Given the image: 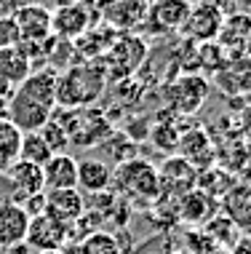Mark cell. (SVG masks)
I'll use <instances>...</instances> for the list:
<instances>
[{"mask_svg": "<svg viewBox=\"0 0 251 254\" xmlns=\"http://www.w3.org/2000/svg\"><path fill=\"white\" fill-rule=\"evenodd\" d=\"M56 72L51 67L32 70L8 99V118L22 134H35L56 110Z\"/></svg>", "mask_w": 251, "mask_h": 254, "instance_id": "6da1fadb", "label": "cell"}, {"mask_svg": "<svg viewBox=\"0 0 251 254\" xmlns=\"http://www.w3.org/2000/svg\"><path fill=\"white\" fill-rule=\"evenodd\" d=\"M104 64L101 59L91 62H75L67 70L56 72V107L59 110H83L94 107L107 91Z\"/></svg>", "mask_w": 251, "mask_h": 254, "instance_id": "7a4b0ae2", "label": "cell"}, {"mask_svg": "<svg viewBox=\"0 0 251 254\" xmlns=\"http://www.w3.org/2000/svg\"><path fill=\"white\" fill-rule=\"evenodd\" d=\"M110 190L118 198H126V203H155L160 198L158 169L145 158H131L112 169Z\"/></svg>", "mask_w": 251, "mask_h": 254, "instance_id": "3957f363", "label": "cell"}, {"mask_svg": "<svg viewBox=\"0 0 251 254\" xmlns=\"http://www.w3.org/2000/svg\"><path fill=\"white\" fill-rule=\"evenodd\" d=\"M53 118L62 123V128L70 136V145L86 147V150L99 147L115 131L112 121L99 107H83V110H59L56 107L53 110Z\"/></svg>", "mask_w": 251, "mask_h": 254, "instance_id": "277c9868", "label": "cell"}, {"mask_svg": "<svg viewBox=\"0 0 251 254\" xmlns=\"http://www.w3.org/2000/svg\"><path fill=\"white\" fill-rule=\"evenodd\" d=\"M147 54H150V43H147L145 35H139V32H120L112 40L110 49L104 51V57H101L107 80L118 83V80L134 78L142 70V64L147 62Z\"/></svg>", "mask_w": 251, "mask_h": 254, "instance_id": "5b68a950", "label": "cell"}, {"mask_svg": "<svg viewBox=\"0 0 251 254\" xmlns=\"http://www.w3.org/2000/svg\"><path fill=\"white\" fill-rule=\"evenodd\" d=\"M208 80L201 72H182L166 86V105L171 115H195L208 99Z\"/></svg>", "mask_w": 251, "mask_h": 254, "instance_id": "8992f818", "label": "cell"}, {"mask_svg": "<svg viewBox=\"0 0 251 254\" xmlns=\"http://www.w3.org/2000/svg\"><path fill=\"white\" fill-rule=\"evenodd\" d=\"M101 24L99 13L94 8V0H72V3L56 5V11H51V35L59 40H75L86 30Z\"/></svg>", "mask_w": 251, "mask_h": 254, "instance_id": "52a82bcc", "label": "cell"}, {"mask_svg": "<svg viewBox=\"0 0 251 254\" xmlns=\"http://www.w3.org/2000/svg\"><path fill=\"white\" fill-rule=\"evenodd\" d=\"M99 22L115 32H134L145 22L147 0H94Z\"/></svg>", "mask_w": 251, "mask_h": 254, "instance_id": "ba28073f", "label": "cell"}, {"mask_svg": "<svg viewBox=\"0 0 251 254\" xmlns=\"http://www.w3.org/2000/svg\"><path fill=\"white\" fill-rule=\"evenodd\" d=\"M190 8H193L190 0H147V11H145L142 27L150 32H158V35L179 32Z\"/></svg>", "mask_w": 251, "mask_h": 254, "instance_id": "9c48e42d", "label": "cell"}, {"mask_svg": "<svg viewBox=\"0 0 251 254\" xmlns=\"http://www.w3.org/2000/svg\"><path fill=\"white\" fill-rule=\"evenodd\" d=\"M158 180H160V198L179 201L182 195H187L190 190H195V182H198V169L190 166L185 158L171 155V158H166V161L160 163Z\"/></svg>", "mask_w": 251, "mask_h": 254, "instance_id": "30bf717a", "label": "cell"}, {"mask_svg": "<svg viewBox=\"0 0 251 254\" xmlns=\"http://www.w3.org/2000/svg\"><path fill=\"white\" fill-rule=\"evenodd\" d=\"M24 244L32 252H59L62 246L70 244V228L56 219H51L49 214H40L30 219V228H27V238Z\"/></svg>", "mask_w": 251, "mask_h": 254, "instance_id": "8fae6325", "label": "cell"}, {"mask_svg": "<svg viewBox=\"0 0 251 254\" xmlns=\"http://www.w3.org/2000/svg\"><path fill=\"white\" fill-rule=\"evenodd\" d=\"M216 43L225 49L227 59L246 57L251 51V13L249 11H235V13H230V16H225Z\"/></svg>", "mask_w": 251, "mask_h": 254, "instance_id": "7c38bea8", "label": "cell"}, {"mask_svg": "<svg viewBox=\"0 0 251 254\" xmlns=\"http://www.w3.org/2000/svg\"><path fill=\"white\" fill-rule=\"evenodd\" d=\"M222 22H225V16L219 11L208 8L203 3H193L179 32L185 35V40H193V43H214L219 38Z\"/></svg>", "mask_w": 251, "mask_h": 254, "instance_id": "4fadbf2b", "label": "cell"}, {"mask_svg": "<svg viewBox=\"0 0 251 254\" xmlns=\"http://www.w3.org/2000/svg\"><path fill=\"white\" fill-rule=\"evenodd\" d=\"M11 16L19 27L22 43H43V40L51 38V11L43 3L19 5Z\"/></svg>", "mask_w": 251, "mask_h": 254, "instance_id": "5bb4252c", "label": "cell"}, {"mask_svg": "<svg viewBox=\"0 0 251 254\" xmlns=\"http://www.w3.org/2000/svg\"><path fill=\"white\" fill-rule=\"evenodd\" d=\"M51 219L62 225H75L80 217L86 214V198L78 188L72 190H46V211Z\"/></svg>", "mask_w": 251, "mask_h": 254, "instance_id": "9a60e30c", "label": "cell"}, {"mask_svg": "<svg viewBox=\"0 0 251 254\" xmlns=\"http://www.w3.org/2000/svg\"><path fill=\"white\" fill-rule=\"evenodd\" d=\"M214 83L225 97H243V94H251V54L227 59L225 67L214 75Z\"/></svg>", "mask_w": 251, "mask_h": 254, "instance_id": "2e32d148", "label": "cell"}, {"mask_svg": "<svg viewBox=\"0 0 251 254\" xmlns=\"http://www.w3.org/2000/svg\"><path fill=\"white\" fill-rule=\"evenodd\" d=\"M216 214H219V201L208 198L201 190H190L176 201V222H185L190 228H203Z\"/></svg>", "mask_w": 251, "mask_h": 254, "instance_id": "e0dca14e", "label": "cell"}, {"mask_svg": "<svg viewBox=\"0 0 251 254\" xmlns=\"http://www.w3.org/2000/svg\"><path fill=\"white\" fill-rule=\"evenodd\" d=\"M3 174H5V180L11 182V188H13V203H19V206H22L24 198L46 193L43 169L35 166V163H27V161L19 158V161L13 163L8 171H3Z\"/></svg>", "mask_w": 251, "mask_h": 254, "instance_id": "ac0fdd59", "label": "cell"}, {"mask_svg": "<svg viewBox=\"0 0 251 254\" xmlns=\"http://www.w3.org/2000/svg\"><path fill=\"white\" fill-rule=\"evenodd\" d=\"M219 211L241 233H251V182H235L219 201Z\"/></svg>", "mask_w": 251, "mask_h": 254, "instance_id": "d6986e66", "label": "cell"}, {"mask_svg": "<svg viewBox=\"0 0 251 254\" xmlns=\"http://www.w3.org/2000/svg\"><path fill=\"white\" fill-rule=\"evenodd\" d=\"M43 185L46 190L78 188V158H72L70 153L51 155V161L43 166Z\"/></svg>", "mask_w": 251, "mask_h": 254, "instance_id": "ffe728a7", "label": "cell"}, {"mask_svg": "<svg viewBox=\"0 0 251 254\" xmlns=\"http://www.w3.org/2000/svg\"><path fill=\"white\" fill-rule=\"evenodd\" d=\"M30 217L19 203H0V249L22 244L27 238Z\"/></svg>", "mask_w": 251, "mask_h": 254, "instance_id": "44dd1931", "label": "cell"}, {"mask_svg": "<svg viewBox=\"0 0 251 254\" xmlns=\"http://www.w3.org/2000/svg\"><path fill=\"white\" fill-rule=\"evenodd\" d=\"M112 185V169L107 161L99 158H80L78 161V188L88 195H97L110 190Z\"/></svg>", "mask_w": 251, "mask_h": 254, "instance_id": "7402d4cb", "label": "cell"}, {"mask_svg": "<svg viewBox=\"0 0 251 254\" xmlns=\"http://www.w3.org/2000/svg\"><path fill=\"white\" fill-rule=\"evenodd\" d=\"M176 153L198 171L211 166V142H208V136L203 131H198V128H193V131H182L179 145H176Z\"/></svg>", "mask_w": 251, "mask_h": 254, "instance_id": "603a6c76", "label": "cell"}, {"mask_svg": "<svg viewBox=\"0 0 251 254\" xmlns=\"http://www.w3.org/2000/svg\"><path fill=\"white\" fill-rule=\"evenodd\" d=\"M30 72H32V64H30L22 46L0 49V83L16 88Z\"/></svg>", "mask_w": 251, "mask_h": 254, "instance_id": "cb8c5ba5", "label": "cell"}, {"mask_svg": "<svg viewBox=\"0 0 251 254\" xmlns=\"http://www.w3.org/2000/svg\"><path fill=\"white\" fill-rule=\"evenodd\" d=\"M238 182L233 174H230L227 169H216V166H208L198 171V182H195V190H201V193H206L208 198H214V201H222V198L227 195V190L233 188V185Z\"/></svg>", "mask_w": 251, "mask_h": 254, "instance_id": "d4e9b609", "label": "cell"}, {"mask_svg": "<svg viewBox=\"0 0 251 254\" xmlns=\"http://www.w3.org/2000/svg\"><path fill=\"white\" fill-rule=\"evenodd\" d=\"M19 147H22V131L8 118H0V174L19 161Z\"/></svg>", "mask_w": 251, "mask_h": 254, "instance_id": "484cf974", "label": "cell"}, {"mask_svg": "<svg viewBox=\"0 0 251 254\" xmlns=\"http://www.w3.org/2000/svg\"><path fill=\"white\" fill-rule=\"evenodd\" d=\"M99 150H101L107 158H110V163H115V166L131 161V158H139V155H137V142L128 139V136L120 134V131H112V134L99 145Z\"/></svg>", "mask_w": 251, "mask_h": 254, "instance_id": "4316f807", "label": "cell"}, {"mask_svg": "<svg viewBox=\"0 0 251 254\" xmlns=\"http://www.w3.org/2000/svg\"><path fill=\"white\" fill-rule=\"evenodd\" d=\"M203 230L208 233V238H211V241L219 246V249H233V244L241 238V230L235 228V225L230 222V219L222 214V211H219L216 217L208 219V222L203 225Z\"/></svg>", "mask_w": 251, "mask_h": 254, "instance_id": "83f0119b", "label": "cell"}, {"mask_svg": "<svg viewBox=\"0 0 251 254\" xmlns=\"http://www.w3.org/2000/svg\"><path fill=\"white\" fill-rule=\"evenodd\" d=\"M51 150L49 145L43 142V136H40L38 131L35 134H22V147H19V158L27 163H35V166L43 169L46 163L51 161Z\"/></svg>", "mask_w": 251, "mask_h": 254, "instance_id": "f1b7e54d", "label": "cell"}, {"mask_svg": "<svg viewBox=\"0 0 251 254\" xmlns=\"http://www.w3.org/2000/svg\"><path fill=\"white\" fill-rule=\"evenodd\" d=\"M227 62V54L219 43H198V70L201 72H208V75H216L225 67Z\"/></svg>", "mask_w": 251, "mask_h": 254, "instance_id": "f546056e", "label": "cell"}, {"mask_svg": "<svg viewBox=\"0 0 251 254\" xmlns=\"http://www.w3.org/2000/svg\"><path fill=\"white\" fill-rule=\"evenodd\" d=\"M78 246H80V254H123L118 241H115V236H110V233H104V230L91 233V236L83 238Z\"/></svg>", "mask_w": 251, "mask_h": 254, "instance_id": "4dcf8cb0", "label": "cell"}, {"mask_svg": "<svg viewBox=\"0 0 251 254\" xmlns=\"http://www.w3.org/2000/svg\"><path fill=\"white\" fill-rule=\"evenodd\" d=\"M40 136H43V142L49 145V150L53 155H59V153H67V147H70V136H67V131L62 128V123H59L56 118L51 115V121L46 123L43 128L38 131Z\"/></svg>", "mask_w": 251, "mask_h": 254, "instance_id": "1f68e13d", "label": "cell"}, {"mask_svg": "<svg viewBox=\"0 0 251 254\" xmlns=\"http://www.w3.org/2000/svg\"><path fill=\"white\" fill-rule=\"evenodd\" d=\"M152 142L158 150H163V153H176V145H179V136L182 131H176V126L171 121H160L158 126H152Z\"/></svg>", "mask_w": 251, "mask_h": 254, "instance_id": "d6a6232c", "label": "cell"}, {"mask_svg": "<svg viewBox=\"0 0 251 254\" xmlns=\"http://www.w3.org/2000/svg\"><path fill=\"white\" fill-rule=\"evenodd\" d=\"M185 252L187 254H208V252H214V249H219L211 238H208V233L203 230V228H190L187 230V236H185Z\"/></svg>", "mask_w": 251, "mask_h": 254, "instance_id": "836d02e7", "label": "cell"}, {"mask_svg": "<svg viewBox=\"0 0 251 254\" xmlns=\"http://www.w3.org/2000/svg\"><path fill=\"white\" fill-rule=\"evenodd\" d=\"M19 43H22V35L13 16H0V49H13Z\"/></svg>", "mask_w": 251, "mask_h": 254, "instance_id": "e575fe53", "label": "cell"}, {"mask_svg": "<svg viewBox=\"0 0 251 254\" xmlns=\"http://www.w3.org/2000/svg\"><path fill=\"white\" fill-rule=\"evenodd\" d=\"M195 3H203V5H208V8L219 11L222 16H230V13L241 11V0H195Z\"/></svg>", "mask_w": 251, "mask_h": 254, "instance_id": "d590c367", "label": "cell"}, {"mask_svg": "<svg viewBox=\"0 0 251 254\" xmlns=\"http://www.w3.org/2000/svg\"><path fill=\"white\" fill-rule=\"evenodd\" d=\"M22 209L27 211V217H40L46 211V193H38V195H30L22 201Z\"/></svg>", "mask_w": 251, "mask_h": 254, "instance_id": "8d00e7d4", "label": "cell"}, {"mask_svg": "<svg viewBox=\"0 0 251 254\" xmlns=\"http://www.w3.org/2000/svg\"><path fill=\"white\" fill-rule=\"evenodd\" d=\"M230 254H251V233H241V238L233 244Z\"/></svg>", "mask_w": 251, "mask_h": 254, "instance_id": "74e56055", "label": "cell"}, {"mask_svg": "<svg viewBox=\"0 0 251 254\" xmlns=\"http://www.w3.org/2000/svg\"><path fill=\"white\" fill-rule=\"evenodd\" d=\"M243 131H246V136L251 139V107L243 113Z\"/></svg>", "mask_w": 251, "mask_h": 254, "instance_id": "f35d334b", "label": "cell"}, {"mask_svg": "<svg viewBox=\"0 0 251 254\" xmlns=\"http://www.w3.org/2000/svg\"><path fill=\"white\" fill-rule=\"evenodd\" d=\"M5 115H8V99L0 97V118H5Z\"/></svg>", "mask_w": 251, "mask_h": 254, "instance_id": "ab89813d", "label": "cell"}, {"mask_svg": "<svg viewBox=\"0 0 251 254\" xmlns=\"http://www.w3.org/2000/svg\"><path fill=\"white\" fill-rule=\"evenodd\" d=\"M208 254H230V249H214V252H208Z\"/></svg>", "mask_w": 251, "mask_h": 254, "instance_id": "60d3db41", "label": "cell"}, {"mask_svg": "<svg viewBox=\"0 0 251 254\" xmlns=\"http://www.w3.org/2000/svg\"><path fill=\"white\" fill-rule=\"evenodd\" d=\"M38 254H62V249H59V252H38Z\"/></svg>", "mask_w": 251, "mask_h": 254, "instance_id": "b9f144b4", "label": "cell"}, {"mask_svg": "<svg viewBox=\"0 0 251 254\" xmlns=\"http://www.w3.org/2000/svg\"><path fill=\"white\" fill-rule=\"evenodd\" d=\"M171 254H187L185 249H176V252H171Z\"/></svg>", "mask_w": 251, "mask_h": 254, "instance_id": "7bdbcfd3", "label": "cell"}]
</instances>
